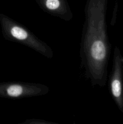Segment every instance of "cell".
<instances>
[{
  "label": "cell",
  "instance_id": "1",
  "mask_svg": "<svg viewBox=\"0 0 123 124\" xmlns=\"http://www.w3.org/2000/svg\"><path fill=\"white\" fill-rule=\"evenodd\" d=\"M113 77L111 82V91L119 108L123 111V58L118 49L116 50Z\"/></svg>",
  "mask_w": 123,
  "mask_h": 124
},
{
  "label": "cell",
  "instance_id": "4",
  "mask_svg": "<svg viewBox=\"0 0 123 124\" xmlns=\"http://www.w3.org/2000/svg\"><path fill=\"white\" fill-rule=\"evenodd\" d=\"M46 6L49 9H56L60 6V2L59 0H47L46 2Z\"/></svg>",
  "mask_w": 123,
  "mask_h": 124
},
{
  "label": "cell",
  "instance_id": "3",
  "mask_svg": "<svg viewBox=\"0 0 123 124\" xmlns=\"http://www.w3.org/2000/svg\"><path fill=\"white\" fill-rule=\"evenodd\" d=\"M10 33L13 37L19 40L25 39L28 36L27 31L18 26L12 27L10 30Z\"/></svg>",
  "mask_w": 123,
  "mask_h": 124
},
{
  "label": "cell",
  "instance_id": "2",
  "mask_svg": "<svg viewBox=\"0 0 123 124\" xmlns=\"http://www.w3.org/2000/svg\"><path fill=\"white\" fill-rule=\"evenodd\" d=\"M106 54L104 44L101 41H95L91 47V55L92 58L97 61L103 60L106 57Z\"/></svg>",
  "mask_w": 123,
  "mask_h": 124
}]
</instances>
